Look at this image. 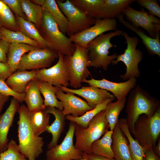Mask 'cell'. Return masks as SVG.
Masks as SVG:
<instances>
[{
  "label": "cell",
  "instance_id": "cell-1",
  "mask_svg": "<svg viewBox=\"0 0 160 160\" xmlns=\"http://www.w3.org/2000/svg\"><path fill=\"white\" fill-rule=\"evenodd\" d=\"M17 112L19 115L17 123L20 152L28 160H36L43 151V138L35 134L30 123V111L27 106L21 105Z\"/></svg>",
  "mask_w": 160,
  "mask_h": 160
},
{
  "label": "cell",
  "instance_id": "cell-2",
  "mask_svg": "<svg viewBox=\"0 0 160 160\" xmlns=\"http://www.w3.org/2000/svg\"><path fill=\"white\" fill-rule=\"evenodd\" d=\"M129 93L126 112L129 129L132 134L134 124L139 116L143 114L153 115L160 107V103L159 100L139 85H137Z\"/></svg>",
  "mask_w": 160,
  "mask_h": 160
},
{
  "label": "cell",
  "instance_id": "cell-3",
  "mask_svg": "<svg viewBox=\"0 0 160 160\" xmlns=\"http://www.w3.org/2000/svg\"><path fill=\"white\" fill-rule=\"evenodd\" d=\"M123 31L119 29L113 32L103 34L89 42L87 48L88 51L89 67L102 68L106 71L109 65L116 59L117 54L115 53L109 55V49L113 47L110 41L113 37L122 35Z\"/></svg>",
  "mask_w": 160,
  "mask_h": 160
},
{
  "label": "cell",
  "instance_id": "cell-4",
  "mask_svg": "<svg viewBox=\"0 0 160 160\" xmlns=\"http://www.w3.org/2000/svg\"><path fill=\"white\" fill-rule=\"evenodd\" d=\"M109 128L105 110L96 115L89 122L86 128L76 124L74 132L75 148L88 155L92 154L91 150L92 144L100 139Z\"/></svg>",
  "mask_w": 160,
  "mask_h": 160
},
{
  "label": "cell",
  "instance_id": "cell-5",
  "mask_svg": "<svg viewBox=\"0 0 160 160\" xmlns=\"http://www.w3.org/2000/svg\"><path fill=\"white\" fill-rule=\"evenodd\" d=\"M39 26L40 34L50 45L52 50L64 56L72 55L75 49V43L60 31L55 20L46 11H43Z\"/></svg>",
  "mask_w": 160,
  "mask_h": 160
},
{
  "label": "cell",
  "instance_id": "cell-6",
  "mask_svg": "<svg viewBox=\"0 0 160 160\" xmlns=\"http://www.w3.org/2000/svg\"><path fill=\"white\" fill-rule=\"evenodd\" d=\"M75 44V49L72 55L64 56L69 85L75 89L80 88L81 83L90 75L88 51L87 48Z\"/></svg>",
  "mask_w": 160,
  "mask_h": 160
},
{
  "label": "cell",
  "instance_id": "cell-7",
  "mask_svg": "<svg viewBox=\"0 0 160 160\" xmlns=\"http://www.w3.org/2000/svg\"><path fill=\"white\" fill-rule=\"evenodd\" d=\"M160 134V107L151 116L140 115L135 122L134 138L145 148H153Z\"/></svg>",
  "mask_w": 160,
  "mask_h": 160
},
{
  "label": "cell",
  "instance_id": "cell-8",
  "mask_svg": "<svg viewBox=\"0 0 160 160\" xmlns=\"http://www.w3.org/2000/svg\"><path fill=\"white\" fill-rule=\"evenodd\" d=\"M125 39L127 43V48L123 54L118 55L116 60L112 63L116 65L119 62L121 61L126 66L125 74L120 75V78L124 80H127L130 79H136L140 75V72L138 65L142 60L143 56L142 51L139 49H136L139 42V39L136 37H131L125 32L122 35Z\"/></svg>",
  "mask_w": 160,
  "mask_h": 160
},
{
  "label": "cell",
  "instance_id": "cell-9",
  "mask_svg": "<svg viewBox=\"0 0 160 160\" xmlns=\"http://www.w3.org/2000/svg\"><path fill=\"white\" fill-rule=\"evenodd\" d=\"M56 1L68 21L66 33L69 38L84 31L95 24V18L86 16L75 7L70 0H67L64 2L60 0Z\"/></svg>",
  "mask_w": 160,
  "mask_h": 160
},
{
  "label": "cell",
  "instance_id": "cell-10",
  "mask_svg": "<svg viewBox=\"0 0 160 160\" xmlns=\"http://www.w3.org/2000/svg\"><path fill=\"white\" fill-rule=\"evenodd\" d=\"M58 56V52L51 49L36 47L22 56L17 71L37 70L49 68Z\"/></svg>",
  "mask_w": 160,
  "mask_h": 160
},
{
  "label": "cell",
  "instance_id": "cell-11",
  "mask_svg": "<svg viewBox=\"0 0 160 160\" xmlns=\"http://www.w3.org/2000/svg\"><path fill=\"white\" fill-rule=\"evenodd\" d=\"M76 126L75 123L70 122L68 131L62 142L47 151L46 160H75L83 158V152L77 149L73 144Z\"/></svg>",
  "mask_w": 160,
  "mask_h": 160
},
{
  "label": "cell",
  "instance_id": "cell-12",
  "mask_svg": "<svg viewBox=\"0 0 160 160\" xmlns=\"http://www.w3.org/2000/svg\"><path fill=\"white\" fill-rule=\"evenodd\" d=\"M122 14L125 16L127 20L132 23L133 26L140 27L146 30L151 38H155L160 34V19L145 11L143 8L140 11H138L129 6Z\"/></svg>",
  "mask_w": 160,
  "mask_h": 160
},
{
  "label": "cell",
  "instance_id": "cell-13",
  "mask_svg": "<svg viewBox=\"0 0 160 160\" xmlns=\"http://www.w3.org/2000/svg\"><path fill=\"white\" fill-rule=\"evenodd\" d=\"M117 23L114 19H95V24L84 31L71 36V41L86 48L88 44L105 32L116 31Z\"/></svg>",
  "mask_w": 160,
  "mask_h": 160
},
{
  "label": "cell",
  "instance_id": "cell-14",
  "mask_svg": "<svg viewBox=\"0 0 160 160\" xmlns=\"http://www.w3.org/2000/svg\"><path fill=\"white\" fill-rule=\"evenodd\" d=\"M58 54V60L55 65L49 68L36 70L35 78L59 87L61 86L67 87L69 83L64 60V55L60 52Z\"/></svg>",
  "mask_w": 160,
  "mask_h": 160
},
{
  "label": "cell",
  "instance_id": "cell-15",
  "mask_svg": "<svg viewBox=\"0 0 160 160\" xmlns=\"http://www.w3.org/2000/svg\"><path fill=\"white\" fill-rule=\"evenodd\" d=\"M84 82L88 84L89 86L110 92L117 100L126 98L129 92L137 85L136 79L133 78L130 79L124 82H115L104 78L96 80L92 78L90 79H86Z\"/></svg>",
  "mask_w": 160,
  "mask_h": 160
},
{
  "label": "cell",
  "instance_id": "cell-16",
  "mask_svg": "<svg viewBox=\"0 0 160 160\" xmlns=\"http://www.w3.org/2000/svg\"><path fill=\"white\" fill-rule=\"evenodd\" d=\"M65 93L60 88L56 92L57 99L61 102L63 107L62 111L65 116L71 114L75 117L81 116L92 109L87 103L74 94L70 92Z\"/></svg>",
  "mask_w": 160,
  "mask_h": 160
},
{
  "label": "cell",
  "instance_id": "cell-17",
  "mask_svg": "<svg viewBox=\"0 0 160 160\" xmlns=\"http://www.w3.org/2000/svg\"><path fill=\"white\" fill-rule=\"evenodd\" d=\"M81 87L72 89L61 86L59 88L63 92H71L81 97L92 108L107 99H115L112 94L105 90L91 86Z\"/></svg>",
  "mask_w": 160,
  "mask_h": 160
},
{
  "label": "cell",
  "instance_id": "cell-18",
  "mask_svg": "<svg viewBox=\"0 0 160 160\" xmlns=\"http://www.w3.org/2000/svg\"><path fill=\"white\" fill-rule=\"evenodd\" d=\"M20 102L13 97L5 112L0 116V153L6 150L9 143L8 135L12 125L15 115L20 106Z\"/></svg>",
  "mask_w": 160,
  "mask_h": 160
},
{
  "label": "cell",
  "instance_id": "cell-19",
  "mask_svg": "<svg viewBox=\"0 0 160 160\" xmlns=\"http://www.w3.org/2000/svg\"><path fill=\"white\" fill-rule=\"evenodd\" d=\"M112 138L111 148L114 159L116 160H132L128 143L120 128L118 121L113 130Z\"/></svg>",
  "mask_w": 160,
  "mask_h": 160
},
{
  "label": "cell",
  "instance_id": "cell-20",
  "mask_svg": "<svg viewBox=\"0 0 160 160\" xmlns=\"http://www.w3.org/2000/svg\"><path fill=\"white\" fill-rule=\"evenodd\" d=\"M123 17V15L121 14L117 16V17L124 26L134 32L141 38L142 42L150 55H157L160 57V34H158L155 38H152L146 35L142 29L133 26L129 22L125 20Z\"/></svg>",
  "mask_w": 160,
  "mask_h": 160
},
{
  "label": "cell",
  "instance_id": "cell-21",
  "mask_svg": "<svg viewBox=\"0 0 160 160\" xmlns=\"http://www.w3.org/2000/svg\"><path fill=\"white\" fill-rule=\"evenodd\" d=\"M45 110L47 113L52 114L55 118L54 121L48 126L46 131L52 136V140L47 145L49 149L57 144L61 134L64 130L66 119L62 111L56 108L47 106Z\"/></svg>",
  "mask_w": 160,
  "mask_h": 160
},
{
  "label": "cell",
  "instance_id": "cell-22",
  "mask_svg": "<svg viewBox=\"0 0 160 160\" xmlns=\"http://www.w3.org/2000/svg\"><path fill=\"white\" fill-rule=\"evenodd\" d=\"M36 74V70L17 71L13 73L5 82L15 92L25 94L27 84L35 78Z\"/></svg>",
  "mask_w": 160,
  "mask_h": 160
},
{
  "label": "cell",
  "instance_id": "cell-23",
  "mask_svg": "<svg viewBox=\"0 0 160 160\" xmlns=\"http://www.w3.org/2000/svg\"><path fill=\"white\" fill-rule=\"evenodd\" d=\"M25 93V96L24 101L29 111H31L45 109L44 100L39 88L38 81L36 78L28 83Z\"/></svg>",
  "mask_w": 160,
  "mask_h": 160
},
{
  "label": "cell",
  "instance_id": "cell-24",
  "mask_svg": "<svg viewBox=\"0 0 160 160\" xmlns=\"http://www.w3.org/2000/svg\"><path fill=\"white\" fill-rule=\"evenodd\" d=\"M102 12L98 18L114 19L122 14L126 8L135 0H104Z\"/></svg>",
  "mask_w": 160,
  "mask_h": 160
},
{
  "label": "cell",
  "instance_id": "cell-25",
  "mask_svg": "<svg viewBox=\"0 0 160 160\" xmlns=\"http://www.w3.org/2000/svg\"><path fill=\"white\" fill-rule=\"evenodd\" d=\"M15 17L20 31L22 33L29 38L37 42L42 48L52 49L50 45L43 38L33 23L17 15H15Z\"/></svg>",
  "mask_w": 160,
  "mask_h": 160
},
{
  "label": "cell",
  "instance_id": "cell-26",
  "mask_svg": "<svg viewBox=\"0 0 160 160\" xmlns=\"http://www.w3.org/2000/svg\"><path fill=\"white\" fill-rule=\"evenodd\" d=\"M36 47L25 44L10 43L7 63L13 73L17 71L22 56Z\"/></svg>",
  "mask_w": 160,
  "mask_h": 160
},
{
  "label": "cell",
  "instance_id": "cell-27",
  "mask_svg": "<svg viewBox=\"0 0 160 160\" xmlns=\"http://www.w3.org/2000/svg\"><path fill=\"white\" fill-rule=\"evenodd\" d=\"M71 3L86 16L98 18L103 7L104 0H71Z\"/></svg>",
  "mask_w": 160,
  "mask_h": 160
},
{
  "label": "cell",
  "instance_id": "cell-28",
  "mask_svg": "<svg viewBox=\"0 0 160 160\" xmlns=\"http://www.w3.org/2000/svg\"><path fill=\"white\" fill-rule=\"evenodd\" d=\"M113 131L107 130L102 137L94 141L91 146L92 154L112 159L115 155L111 148Z\"/></svg>",
  "mask_w": 160,
  "mask_h": 160
},
{
  "label": "cell",
  "instance_id": "cell-29",
  "mask_svg": "<svg viewBox=\"0 0 160 160\" xmlns=\"http://www.w3.org/2000/svg\"><path fill=\"white\" fill-rule=\"evenodd\" d=\"M120 128L126 137L132 160H143L145 148L141 146L133 137L129 131L126 118L119 119Z\"/></svg>",
  "mask_w": 160,
  "mask_h": 160
},
{
  "label": "cell",
  "instance_id": "cell-30",
  "mask_svg": "<svg viewBox=\"0 0 160 160\" xmlns=\"http://www.w3.org/2000/svg\"><path fill=\"white\" fill-rule=\"evenodd\" d=\"M38 84L40 92L44 98V107H54L62 111L63 110L62 104L60 101L57 100L55 95L60 88L44 81H38Z\"/></svg>",
  "mask_w": 160,
  "mask_h": 160
},
{
  "label": "cell",
  "instance_id": "cell-31",
  "mask_svg": "<svg viewBox=\"0 0 160 160\" xmlns=\"http://www.w3.org/2000/svg\"><path fill=\"white\" fill-rule=\"evenodd\" d=\"M49 114L44 109L30 111V121L35 134L39 136L46 131L49 124Z\"/></svg>",
  "mask_w": 160,
  "mask_h": 160
},
{
  "label": "cell",
  "instance_id": "cell-32",
  "mask_svg": "<svg viewBox=\"0 0 160 160\" xmlns=\"http://www.w3.org/2000/svg\"><path fill=\"white\" fill-rule=\"evenodd\" d=\"M41 7L43 10L48 12L55 20L60 31L64 34L66 33L68 21L59 8L56 1L45 0Z\"/></svg>",
  "mask_w": 160,
  "mask_h": 160
},
{
  "label": "cell",
  "instance_id": "cell-33",
  "mask_svg": "<svg viewBox=\"0 0 160 160\" xmlns=\"http://www.w3.org/2000/svg\"><path fill=\"white\" fill-rule=\"evenodd\" d=\"M114 99H107L103 103L97 105L95 108L86 112L81 116L75 117L71 115H67L65 116V119L75 123L84 128L88 127L90 121L97 113L101 111L105 110L107 104L112 101Z\"/></svg>",
  "mask_w": 160,
  "mask_h": 160
},
{
  "label": "cell",
  "instance_id": "cell-34",
  "mask_svg": "<svg viewBox=\"0 0 160 160\" xmlns=\"http://www.w3.org/2000/svg\"><path fill=\"white\" fill-rule=\"evenodd\" d=\"M126 98L113 102H109L105 110L110 130L113 131L119 121V115L124 107Z\"/></svg>",
  "mask_w": 160,
  "mask_h": 160
},
{
  "label": "cell",
  "instance_id": "cell-35",
  "mask_svg": "<svg viewBox=\"0 0 160 160\" xmlns=\"http://www.w3.org/2000/svg\"><path fill=\"white\" fill-rule=\"evenodd\" d=\"M2 39L10 43L25 44L37 47L42 48L36 41L29 38L20 31H14L0 27Z\"/></svg>",
  "mask_w": 160,
  "mask_h": 160
},
{
  "label": "cell",
  "instance_id": "cell-36",
  "mask_svg": "<svg viewBox=\"0 0 160 160\" xmlns=\"http://www.w3.org/2000/svg\"><path fill=\"white\" fill-rule=\"evenodd\" d=\"M21 2L23 11L27 20L39 26L44 11L42 7L28 0H21Z\"/></svg>",
  "mask_w": 160,
  "mask_h": 160
},
{
  "label": "cell",
  "instance_id": "cell-37",
  "mask_svg": "<svg viewBox=\"0 0 160 160\" xmlns=\"http://www.w3.org/2000/svg\"><path fill=\"white\" fill-rule=\"evenodd\" d=\"M0 27L14 31H20L15 16L9 7L0 0Z\"/></svg>",
  "mask_w": 160,
  "mask_h": 160
},
{
  "label": "cell",
  "instance_id": "cell-38",
  "mask_svg": "<svg viewBox=\"0 0 160 160\" xmlns=\"http://www.w3.org/2000/svg\"><path fill=\"white\" fill-rule=\"evenodd\" d=\"M19 150L16 142L11 139L9 142L6 150L0 153V160H27Z\"/></svg>",
  "mask_w": 160,
  "mask_h": 160
},
{
  "label": "cell",
  "instance_id": "cell-39",
  "mask_svg": "<svg viewBox=\"0 0 160 160\" xmlns=\"http://www.w3.org/2000/svg\"><path fill=\"white\" fill-rule=\"evenodd\" d=\"M140 6L147 9L150 15L160 18V6L156 0H135Z\"/></svg>",
  "mask_w": 160,
  "mask_h": 160
},
{
  "label": "cell",
  "instance_id": "cell-40",
  "mask_svg": "<svg viewBox=\"0 0 160 160\" xmlns=\"http://www.w3.org/2000/svg\"><path fill=\"white\" fill-rule=\"evenodd\" d=\"M0 93L7 96H12L16 99L20 103L24 101L25 94L15 92L7 85L5 81L0 80Z\"/></svg>",
  "mask_w": 160,
  "mask_h": 160
},
{
  "label": "cell",
  "instance_id": "cell-41",
  "mask_svg": "<svg viewBox=\"0 0 160 160\" xmlns=\"http://www.w3.org/2000/svg\"><path fill=\"white\" fill-rule=\"evenodd\" d=\"M15 14V15L27 20L24 12L21 0H1Z\"/></svg>",
  "mask_w": 160,
  "mask_h": 160
},
{
  "label": "cell",
  "instance_id": "cell-42",
  "mask_svg": "<svg viewBox=\"0 0 160 160\" xmlns=\"http://www.w3.org/2000/svg\"><path fill=\"white\" fill-rule=\"evenodd\" d=\"M10 43L1 39L0 40V62H7V55Z\"/></svg>",
  "mask_w": 160,
  "mask_h": 160
},
{
  "label": "cell",
  "instance_id": "cell-43",
  "mask_svg": "<svg viewBox=\"0 0 160 160\" xmlns=\"http://www.w3.org/2000/svg\"><path fill=\"white\" fill-rule=\"evenodd\" d=\"M12 73L7 63L0 62V80L5 81Z\"/></svg>",
  "mask_w": 160,
  "mask_h": 160
},
{
  "label": "cell",
  "instance_id": "cell-44",
  "mask_svg": "<svg viewBox=\"0 0 160 160\" xmlns=\"http://www.w3.org/2000/svg\"><path fill=\"white\" fill-rule=\"evenodd\" d=\"M143 160H160L154 153L152 148H145Z\"/></svg>",
  "mask_w": 160,
  "mask_h": 160
},
{
  "label": "cell",
  "instance_id": "cell-45",
  "mask_svg": "<svg viewBox=\"0 0 160 160\" xmlns=\"http://www.w3.org/2000/svg\"><path fill=\"white\" fill-rule=\"evenodd\" d=\"M90 160H116L114 158H109L100 156L95 155L93 154L88 155Z\"/></svg>",
  "mask_w": 160,
  "mask_h": 160
},
{
  "label": "cell",
  "instance_id": "cell-46",
  "mask_svg": "<svg viewBox=\"0 0 160 160\" xmlns=\"http://www.w3.org/2000/svg\"><path fill=\"white\" fill-rule=\"evenodd\" d=\"M9 98V96H6L0 93V116L4 105L8 100Z\"/></svg>",
  "mask_w": 160,
  "mask_h": 160
},
{
  "label": "cell",
  "instance_id": "cell-47",
  "mask_svg": "<svg viewBox=\"0 0 160 160\" xmlns=\"http://www.w3.org/2000/svg\"><path fill=\"white\" fill-rule=\"evenodd\" d=\"M156 144L153 148V150L155 154L158 156H160V139L159 137L158 139Z\"/></svg>",
  "mask_w": 160,
  "mask_h": 160
},
{
  "label": "cell",
  "instance_id": "cell-48",
  "mask_svg": "<svg viewBox=\"0 0 160 160\" xmlns=\"http://www.w3.org/2000/svg\"><path fill=\"white\" fill-rule=\"evenodd\" d=\"M45 0H33L31 1L33 3L42 6L45 2Z\"/></svg>",
  "mask_w": 160,
  "mask_h": 160
},
{
  "label": "cell",
  "instance_id": "cell-49",
  "mask_svg": "<svg viewBox=\"0 0 160 160\" xmlns=\"http://www.w3.org/2000/svg\"><path fill=\"white\" fill-rule=\"evenodd\" d=\"M83 158L80 159H76L75 160H90L88 156V155L84 153H83Z\"/></svg>",
  "mask_w": 160,
  "mask_h": 160
},
{
  "label": "cell",
  "instance_id": "cell-50",
  "mask_svg": "<svg viewBox=\"0 0 160 160\" xmlns=\"http://www.w3.org/2000/svg\"><path fill=\"white\" fill-rule=\"evenodd\" d=\"M2 39V37L1 34L0 33V40Z\"/></svg>",
  "mask_w": 160,
  "mask_h": 160
}]
</instances>
